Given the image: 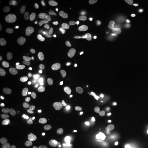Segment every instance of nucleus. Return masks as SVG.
<instances>
[{
  "label": "nucleus",
  "mask_w": 148,
  "mask_h": 148,
  "mask_svg": "<svg viewBox=\"0 0 148 148\" xmlns=\"http://www.w3.org/2000/svg\"><path fill=\"white\" fill-rule=\"evenodd\" d=\"M13 51L21 58H30L38 54L42 49L39 38L34 35H23L17 38L13 44Z\"/></svg>",
  "instance_id": "obj_1"
},
{
  "label": "nucleus",
  "mask_w": 148,
  "mask_h": 148,
  "mask_svg": "<svg viewBox=\"0 0 148 148\" xmlns=\"http://www.w3.org/2000/svg\"><path fill=\"white\" fill-rule=\"evenodd\" d=\"M64 86L67 90H73L85 79L84 70L78 66H72L65 71Z\"/></svg>",
  "instance_id": "obj_2"
},
{
  "label": "nucleus",
  "mask_w": 148,
  "mask_h": 148,
  "mask_svg": "<svg viewBox=\"0 0 148 148\" xmlns=\"http://www.w3.org/2000/svg\"><path fill=\"white\" fill-rule=\"evenodd\" d=\"M64 97L58 92H52L48 94L43 99V106L49 113L58 112L64 104Z\"/></svg>",
  "instance_id": "obj_3"
},
{
  "label": "nucleus",
  "mask_w": 148,
  "mask_h": 148,
  "mask_svg": "<svg viewBox=\"0 0 148 148\" xmlns=\"http://www.w3.org/2000/svg\"><path fill=\"white\" fill-rule=\"evenodd\" d=\"M121 10L130 15H141L145 12V8L134 1H125L121 3Z\"/></svg>",
  "instance_id": "obj_4"
},
{
  "label": "nucleus",
  "mask_w": 148,
  "mask_h": 148,
  "mask_svg": "<svg viewBox=\"0 0 148 148\" xmlns=\"http://www.w3.org/2000/svg\"><path fill=\"white\" fill-rule=\"evenodd\" d=\"M119 36L110 32H103L96 36V42L103 47H115V44Z\"/></svg>",
  "instance_id": "obj_5"
},
{
  "label": "nucleus",
  "mask_w": 148,
  "mask_h": 148,
  "mask_svg": "<svg viewBox=\"0 0 148 148\" xmlns=\"http://www.w3.org/2000/svg\"><path fill=\"white\" fill-rule=\"evenodd\" d=\"M16 105L12 97L2 95L0 97V112L3 114H10L15 111Z\"/></svg>",
  "instance_id": "obj_6"
},
{
  "label": "nucleus",
  "mask_w": 148,
  "mask_h": 148,
  "mask_svg": "<svg viewBox=\"0 0 148 148\" xmlns=\"http://www.w3.org/2000/svg\"><path fill=\"white\" fill-rule=\"evenodd\" d=\"M90 37L86 32H82L77 34L74 40L73 47L77 53H81L86 49L89 43Z\"/></svg>",
  "instance_id": "obj_7"
},
{
  "label": "nucleus",
  "mask_w": 148,
  "mask_h": 148,
  "mask_svg": "<svg viewBox=\"0 0 148 148\" xmlns=\"http://www.w3.org/2000/svg\"><path fill=\"white\" fill-rule=\"evenodd\" d=\"M121 57V53H120L116 49H110L99 53V54L97 56V62L98 64H103L110 59L115 60V59L119 58Z\"/></svg>",
  "instance_id": "obj_8"
},
{
  "label": "nucleus",
  "mask_w": 148,
  "mask_h": 148,
  "mask_svg": "<svg viewBox=\"0 0 148 148\" xmlns=\"http://www.w3.org/2000/svg\"><path fill=\"white\" fill-rule=\"evenodd\" d=\"M95 140L98 148H110V138L107 132L103 130H100L95 135Z\"/></svg>",
  "instance_id": "obj_9"
},
{
  "label": "nucleus",
  "mask_w": 148,
  "mask_h": 148,
  "mask_svg": "<svg viewBox=\"0 0 148 148\" xmlns=\"http://www.w3.org/2000/svg\"><path fill=\"white\" fill-rule=\"evenodd\" d=\"M92 94L96 99L103 103H110L112 99V95L105 91L101 86H95L92 90Z\"/></svg>",
  "instance_id": "obj_10"
},
{
  "label": "nucleus",
  "mask_w": 148,
  "mask_h": 148,
  "mask_svg": "<svg viewBox=\"0 0 148 148\" xmlns=\"http://www.w3.org/2000/svg\"><path fill=\"white\" fill-rule=\"evenodd\" d=\"M61 47L64 50L71 49L73 45V34L70 29H66L62 32L60 38Z\"/></svg>",
  "instance_id": "obj_11"
},
{
  "label": "nucleus",
  "mask_w": 148,
  "mask_h": 148,
  "mask_svg": "<svg viewBox=\"0 0 148 148\" xmlns=\"http://www.w3.org/2000/svg\"><path fill=\"white\" fill-rule=\"evenodd\" d=\"M25 23L26 21L23 16H15L10 18V21H8V26L10 30L16 32V31L21 30L25 27Z\"/></svg>",
  "instance_id": "obj_12"
},
{
  "label": "nucleus",
  "mask_w": 148,
  "mask_h": 148,
  "mask_svg": "<svg viewBox=\"0 0 148 148\" xmlns=\"http://www.w3.org/2000/svg\"><path fill=\"white\" fill-rule=\"evenodd\" d=\"M16 141L19 148H28L32 143V137L29 132L22 130L18 133Z\"/></svg>",
  "instance_id": "obj_13"
},
{
  "label": "nucleus",
  "mask_w": 148,
  "mask_h": 148,
  "mask_svg": "<svg viewBox=\"0 0 148 148\" xmlns=\"http://www.w3.org/2000/svg\"><path fill=\"white\" fill-rule=\"evenodd\" d=\"M42 3L37 1H26L24 3L23 11L25 13H38L41 11Z\"/></svg>",
  "instance_id": "obj_14"
},
{
  "label": "nucleus",
  "mask_w": 148,
  "mask_h": 148,
  "mask_svg": "<svg viewBox=\"0 0 148 148\" xmlns=\"http://www.w3.org/2000/svg\"><path fill=\"white\" fill-rule=\"evenodd\" d=\"M14 77L17 82L24 84H29L34 79V76L32 73L27 71H24V70H21L16 72L14 75Z\"/></svg>",
  "instance_id": "obj_15"
},
{
  "label": "nucleus",
  "mask_w": 148,
  "mask_h": 148,
  "mask_svg": "<svg viewBox=\"0 0 148 148\" xmlns=\"http://www.w3.org/2000/svg\"><path fill=\"white\" fill-rule=\"evenodd\" d=\"M64 23V15L62 14H59L53 18L52 21L50 24L51 31L53 34H58L60 33L62 27L63 26Z\"/></svg>",
  "instance_id": "obj_16"
},
{
  "label": "nucleus",
  "mask_w": 148,
  "mask_h": 148,
  "mask_svg": "<svg viewBox=\"0 0 148 148\" xmlns=\"http://www.w3.org/2000/svg\"><path fill=\"white\" fill-rule=\"evenodd\" d=\"M122 35L123 37H127V38H137L140 39L142 38L141 34H139L134 28L131 27H126L122 30Z\"/></svg>",
  "instance_id": "obj_17"
},
{
  "label": "nucleus",
  "mask_w": 148,
  "mask_h": 148,
  "mask_svg": "<svg viewBox=\"0 0 148 148\" xmlns=\"http://www.w3.org/2000/svg\"><path fill=\"white\" fill-rule=\"evenodd\" d=\"M116 49L120 53H125L128 51V48H127V41L125 38L123 36H121L118 38L115 44Z\"/></svg>",
  "instance_id": "obj_18"
},
{
  "label": "nucleus",
  "mask_w": 148,
  "mask_h": 148,
  "mask_svg": "<svg viewBox=\"0 0 148 148\" xmlns=\"http://www.w3.org/2000/svg\"><path fill=\"white\" fill-rule=\"evenodd\" d=\"M110 67L112 71L121 73L125 70V64L122 61L115 59V60H113L112 61Z\"/></svg>",
  "instance_id": "obj_19"
},
{
  "label": "nucleus",
  "mask_w": 148,
  "mask_h": 148,
  "mask_svg": "<svg viewBox=\"0 0 148 148\" xmlns=\"http://www.w3.org/2000/svg\"><path fill=\"white\" fill-rule=\"evenodd\" d=\"M132 78H133V75H132V69H127L126 72L125 73L123 78L121 79V84L124 86H126L127 87L128 85H130L131 83H132Z\"/></svg>",
  "instance_id": "obj_20"
},
{
  "label": "nucleus",
  "mask_w": 148,
  "mask_h": 148,
  "mask_svg": "<svg viewBox=\"0 0 148 148\" xmlns=\"http://www.w3.org/2000/svg\"><path fill=\"white\" fill-rule=\"evenodd\" d=\"M114 82H115V84H114V86L116 92H118V93H126V92L130 91L129 88L123 86L121 84V82H120L119 79H116V80H114Z\"/></svg>",
  "instance_id": "obj_21"
},
{
  "label": "nucleus",
  "mask_w": 148,
  "mask_h": 148,
  "mask_svg": "<svg viewBox=\"0 0 148 148\" xmlns=\"http://www.w3.org/2000/svg\"><path fill=\"white\" fill-rule=\"evenodd\" d=\"M57 145L58 148H77V145L75 143L69 141H65L62 139L58 140Z\"/></svg>",
  "instance_id": "obj_22"
},
{
  "label": "nucleus",
  "mask_w": 148,
  "mask_h": 148,
  "mask_svg": "<svg viewBox=\"0 0 148 148\" xmlns=\"http://www.w3.org/2000/svg\"><path fill=\"white\" fill-rule=\"evenodd\" d=\"M75 127H76L77 130L78 131V132L82 133L83 134H87L88 131H89V128H88L87 125L85 124L84 123L81 121H79L76 123V124H75Z\"/></svg>",
  "instance_id": "obj_23"
},
{
  "label": "nucleus",
  "mask_w": 148,
  "mask_h": 148,
  "mask_svg": "<svg viewBox=\"0 0 148 148\" xmlns=\"http://www.w3.org/2000/svg\"><path fill=\"white\" fill-rule=\"evenodd\" d=\"M103 8L105 10L107 15H112L114 14V8H112V5H110V3L109 1H106L103 2Z\"/></svg>",
  "instance_id": "obj_24"
},
{
  "label": "nucleus",
  "mask_w": 148,
  "mask_h": 148,
  "mask_svg": "<svg viewBox=\"0 0 148 148\" xmlns=\"http://www.w3.org/2000/svg\"><path fill=\"white\" fill-rule=\"evenodd\" d=\"M86 15L87 16L88 19L91 22L96 21L97 18V14L95 13V10L92 8H88V10L86 12Z\"/></svg>",
  "instance_id": "obj_25"
},
{
  "label": "nucleus",
  "mask_w": 148,
  "mask_h": 148,
  "mask_svg": "<svg viewBox=\"0 0 148 148\" xmlns=\"http://www.w3.org/2000/svg\"><path fill=\"white\" fill-rule=\"evenodd\" d=\"M132 59L133 61H134V62L140 63V62H143L146 60V56L145 54L140 53H138V54L132 56Z\"/></svg>",
  "instance_id": "obj_26"
},
{
  "label": "nucleus",
  "mask_w": 148,
  "mask_h": 148,
  "mask_svg": "<svg viewBox=\"0 0 148 148\" xmlns=\"http://www.w3.org/2000/svg\"><path fill=\"white\" fill-rule=\"evenodd\" d=\"M0 66H1V71H0V75H2L5 72V66H4V64L3 63L2 61H0Z\"/></svg>",
  "instance_id": "obj_27"
},
{
  "label": "nucleus",
  "mask_w": 148,
  "mask_h": 148,
  "mask_svg": "<svg viewBox=\"0 0 148 148\" xmlns=\"http://www.w3.org/2000/svg\"><path fill=\"white\" fill-rule=\"evenodd\" d=\"M107 83H108L109 86H114V84H115V82H114V79H108L107 80Z\"/></svg>",
  "instance_id": "obj_28"
},
{
  "label": "nucleus",
  "mask_w": 148,
  "mask_h": 148,
  "mask_svg": "<svg viewBox=\"0 0 148 148\" xmlns=\"http://www.w3.org/2000/svg\"><path fill=\"white\" fill-rule=\"evenodd\" d=\"M139 25H140V27H142L143 29H145V21H143V20H142V21H139Z\"/></svg>",
  "instance_id": "obj_29"
},
{
  "label": "nucleus",
  "mask_w": 148,
  "mask_h": 148,
  "mask_svg": "<svg viewBox=\"0 0 148 148\" xmlns=\"http://www.w3.org/2000/svg\"><path fill=\"white\" fill-rule=\"evenodd\" d=\"M47 66L46 65H42V66H39V68H38V70H39L40 71H45L46 69H47Z\"/></svg>",
  "instance_id": "obj_30"
},
{
  "label": "nucleus",
  "mask_w": 148,
  "mask_h": 148,
  "mask_svg": "<svg viewBox=\"0 0 148 148\" xmlns=\"http://www.w3.org/2000/svg\"><path fill=\"white\" fill-rule=\"evenodd\" d=\"M134 92H136V93H140V92H141V90L138 86H135L134 88Z\"/></svg>",
  "instance_id": "obj_31"
},
{
  "label": "nucleus",
  "mask_w": 148,
  "mask_h": 148,
  "mask_svg": "<svg viewBox=\"0 0 148 148\" xmlns=\"http://www.w3.org/2000/svg\"><path fill=\"white\" fill-rule=\"evenodd\" d=\"M6 147V145H5V143L3 141V140H0V148H5Z\"/></svg>",
  "instance_id": "obj_32"
},
{
  "label": "nucleus",
  "mask_w": 148,
  "mask_h": 148,
  "mask_svg": "<svg viewBox=\"0 0 148 148\" xmlns=\"http://www.w3.org/2000/svg\"><path fill=\"white\" fill-rule=\"evenodd\" d=\"M86 58H87L88 60H92V59H93V53H90V54H88Z\"/></svg>",
  "instance_id": "obj_33"
},
{
  "label": "nucleus",
  "mask_w": 148,
  "mask_h": 148,
  "mask_svg": "<svg viewBox=\"0 0 148 148\" xmlns=\"http://www.w3.org/2000/svg\"><path fill=\"white\" fill-rule=\"evenodd\" d=\"M79 148H85V143L84 142L82 141L79 143Z\"/></svg>",
  "instance_id": "obj_34"
},
{
  "label": "nucleus",
  "mask_w": 148,
  "mask_h": 148,
  "mask_svg": "<svg viewBox=\"0 0 148 148\" xmlns=\"http://www.w3.org/2000/svg\"><path fill=\"white\" fill-rule=\"evenodd\" d=\"M147 35H148V32H147Z\"/></svg>",
  "instance_id": "obj_35"
}]
</instances>
